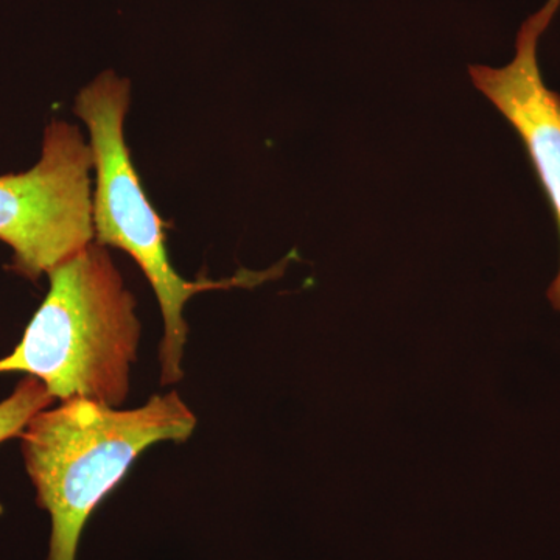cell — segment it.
<instances>
[{
	"mask_svg": "<svg viewBox=\"0 0 560 560\" xmlns=\"http://www.w3.org/2000/svg\"><path fill=\"white\" fill-rule=\"evenodd\" d=\"M130 106V83L114 72H105L80 91L73 113L91 136L92 161L97 186L92 198L94 241L130 254L150 280L164 319L160 346L162 385L183 378V357L187 329L184 307L202 291L257 285L276 278L285 267L280 261L268 271H242L226 280L180 278L165 249L164 221L147 198L125 142V116Z\"/></svg>",
	"mask_w": 560,
	"mask_h": 560,
	"instance_id": "3957f363",
	"label": "cell"
},
{
	"mask_svg": "<svg viewBox=\"0 0 560 560\" xmlns=\"http://www.w3.org/2000/svg\"><path fill=\"white\" fill-rule=\"evenodd\" d=\"M197 418L176 390L136 410L88 399L39 411L21 438L36 500L50 514L47 560H77L81 533L136 458L158 442H184Z\"/></svg>",
	"mask_w": 560,
	"mask_h": 560,
	"instance_id": "6da1fadb",
	"label": "cell"
},
{
	"mask_svg": "<svg viewBox=\"0 0 560 560\" xmlns=\"http://www.w3.org/2000/svg\"><path fill=\"white\" fill-rule=\"evenodd\" d=\"M560 0L523 22L515 43V57L504 68L470 65V79L500 110L528 153L541 189L547 195L560 235V95L545 84L537 46L558 13ZM548 300L560 312V270L548 290Z\"/></svg>",
	"mask_w": 560,
	"mask_h": 560,
	"instance_id": "5b68a950",
	"label": "cell"
},
{
	"mask_svg": "<svg viewBox=\"0 0 560 560\" xmlns=\"http://www.w3.org/2000/svg\"><path fill=\"white\" fill-rule=\"evenodd\" d=\"M92 168L80 128L54 120L38 164L0 176V242L13 250L11 270L39 280L94 242Z\"/></svg>",
	"mask_w": 560,
	"mask_h": 560,
	"instance_id": "277c9868",
	"label": "cell"
},
{
	"mask_svg": "<svg viewBox=\"0 0 560 560\" xmlns=\"http://www.w3.org/2000/svg\"><path fill=\"white\" fill-rule=\"evenodd\" d=\"M54 400L43 383L33 377L22 378L13 394L0 401V444L20 436L27 423Z\"/></svg>",
	"mask_w": 560,
	"mask_h": 560,
	"instance_id": "8992f818",
	"label": "cell"
},
{
	"mask_svg": "<svg viewBox=\"0 0 560 560\" xmlns=\"http://www.w3.org/2000/svg\"><path fill=\"white\" fill-rule=\"evenodd\" d=\"M49 293L0 374L20 372L54 399L120 407L138 360L140 320L106 246L91 242L47 275Z\"/></svg>",
	"mask_w": 560,
	"mask_h": 560,
	"instance_id": "7a4b0ae2",
	"label": "cell"
}]
</instances>
